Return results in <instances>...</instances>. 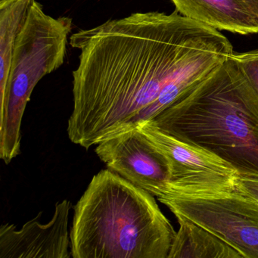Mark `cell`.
I'll use <instances>...</instances> for the list:
<instances>
[{"label":"cell","instance_id":"cell-8","mask_svg":"<svg viewBox=\"0 0 258 258\" xmlns=\"http://www.w3.org/2000/svg\"><path fill=\"white\" fill-rule=\"evenodd\" d=\"M72 205L64 199L55 205L52 220L40 223L43 212L20 229L11 223L0 227V258H70L69 215Z\"/></svg>","mask_w":258,"mask_h":258},{"label":"cell","instance_id":"cell-4","mask_svg":"<svg viewBox=\"0 0 258 258\" xmlns=\"http://www.w3.org/2000/svg\"><path fill=\"white\" fill-rule=\"evenodd\" d=\"M72 28V19L51 17L32 0L15 43L7 87L0 94V158L5 164L20 155L27 104L39 81L64 63Z\"/></svg>","mask_w":258,"mask_h":258},{"label":"cell","instance_id":"cell-7","mask_svg":"<svg viewBox=\"0 0 258 258\" xmlns=\"http://www.w3.org/2000/svg\"><path fill=\"white\" fill-rule=\"evenodd\" d=\"M95 152L108 169L152 196L159 198L167 191L168 161L138 126L101 142Z\"/></svg>","mask_w":258,"mask_h":258},{"label":"cell","instance_id":"cell-10","mask_svg":"<svg viewBox=\"0 0 258 258\" xmlns=\"http://www.w3.org/2000/svg\"><path fill=\"white\" fill-rule=\"evenodd\" d=\"M179 225L168 258H244L236 249L185 217L175 216Z\"/></svg>","mask_w":258,"mask_h":258},{"label":"cell","instance_id":"cell-12","mask_svg":"<svg viewBox=\"0 0 258 258\" xmlns=\"http://www.w3.org/2000/svg\"><path fill=\"white\" fill-rule=\"evenodd\" d=\"M232 58L258 94V50L234 52Z\"/></svg>","mask_w":258,"mask_h":258},{"label":"cell","instance_id":"cell-1","mask_svg":"<svg viewBox=\"0 0 258 258\" xmlns=\"http://www.w3.org/2000/svg\"><path fill=\"white\" fill-rule=\"evenodd\" d=\"M70 43L81 53L67 132L86 150L134 127L163 90L176 100L235 52L220 31L176 11L108 21Z\"/></svg>","mask_w":258,"mask_h":258},{"label":"cell","instance_id":"cell-3","mask_svg":"<svg viewBox=\"0 0 258 258\" xmlns=\"http://www.w3.org/2000/svg\"><path fill=\"white\" fill-rule=\"evenodd\" d=\"M70 230L73 258H168L176 232L154 196L109 169L77 202Z\"/></svg>","mask_w":258,"mask_h":258},{"label":"cell","instance_id":"cell-5","mask_svg":"<svg viewBox=\"0 0 258 258\" xmlns=\"http://www.w3.org/2000/svg\"><path fill=\"white\" fill-rule=\"evenodd\" d=\"M158 199L175 216L208 229L244 258H258V202L254 199L238 190Z\"/></svg>","mask_w":258,"mask_h":258},{"label":"cell","instance_id":"cell-15","mask_svg":"<svg viewBox=\"0 0 258 258\" xmlns=\"http://www.w3.org/2000/svg\"><path fill=\"white\" fill-rule=\"evenodd\" d=\"M14 1H16V0H0V9L7 7L9 4H12Z\"/></svg>","mask_w":258,"mask_h":258},{"label":"cell","instance_id":"cell-2","mask_svg":"<svg viewBox=\"0 0 258 258\" xmlns=\"http://www.w3.org/2000/svg\"><path fill=\"white\" fill-rule=\"evenodd\" d=\"M151 120L258 179V94L232 56Z\"/></svg>","mask_w":258,"mask_h":258},{"label":"cell","instance_id":"cell-6","mask_svg":"<svg viewBox=\"0 0 258 258\" xmlns=\"http://www.w3.org/2000/svg\"><path fill=\"white\" fill-rule=\"evenodd\" d=\"M137 126L168 161L170 181L162 196H196L237 190L240 175L223 160L163 132L151 120H144Z\"/></svg>","mask_w":258,"mask_h":258},{"label":"cell","instance_id":"cell-9","mask_svg":"<svg viewBox=\"0 0 258 258\" xmlns=\"http://www.w3.org/2000/svg\"><path fill=\"white\" fill-rule=\"evenodd\" d=\"M188 19L241 35L258 34V16L244 0H171Z\"/></svg>","mask_w":258,"mask_h":258},{"label":"cell","instance_id":"cell-13","mask_svg":"<svg viewBox=\"0 0 258 258\" xmlns=\"http://www.w3.org/2000/svg\"><path fill=\"white\" fill-rule=\"evenodd\" d=\"M237 190L258 202V179L240 176Z\"/></svg>","mask_w":258,"mask_h":258},{"label":"cell","instance_id":"cell-14","mask_svg":"<svg viewBox=\"0 0 258 258\" xmlns=\"http://www.w3.org/2000/svg\"><path fill=\"white\" fill-rule=\"evenodd\" d=\"M244 1L253 10V13L258 16V0H244Z\"/></svg>","mask_w":258,"mask_h":258},{"label":"cell","instance_id":"cell-11","mask_svg":"<svg viewBox=\"0 0 258 258\" xmlns=\"http://www.w3.org/2000/svg\"><path fill=\"white\" fill-rule=\"evenodd\" d=\"M32 0H16L0 9V94L10 76L13 49Z\"/></svg>","mask_w":258,"mask_h":258}]
</instances>
